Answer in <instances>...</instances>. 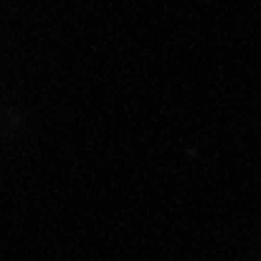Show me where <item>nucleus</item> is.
<instances>
[]
</instances>
